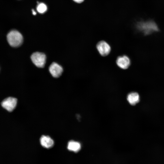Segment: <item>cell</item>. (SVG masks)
Segmentation results:
<instances>
[{"mask_svg":"<svg viewBox=\"0 0 164 164\" xmlns=\"http://www.w3.org/2000/svg\"><path fill=\"white\" fill-rule=\"evenodd\" d=\"M74 2L77 3H80L83 2L84 0H73Z\"/></svg>","mask_w":164,"mask_h":164,"instance_id":"cell-11","label":"cell"},{"mask_svg":"<svg viewBox=\"0 0 164 164\" xmlns=\"http://www.w3.org/2000/svg\"><path fill=\"white\" fill-rule=\"evenodd\" d=\"M96 48L100 55L103 56L108 55L111 49L110 45L104 40L100 41L97 43Z\"/></svg>","mask_w":164,"mask_h":164,"instance_id":"cell-3","label":"cell"},{"mask_svg":"<svg viewBox=\"0 0 164 164\" xmlns=\"http://www.w3.org/2000/svg\"><path fill=\"white\" fill-rule=\"evenodd\" d=\"M127 100L130 104L132 105H135L139 102L140 100L139 96L136 92H131L128 94Z\"/></svg>","mask_w":164,"mask_h":164,"instance_id":"cell-9","label":"cell"},{"mask_svg":"<svg viewBox=\"0 0 164 164\" xmlns=\"http://www.w3.org/2000/svg\"><path fill=\"white\" fill-rule=\"evenodd\" d=\"M63 68L61 66L55 62L53 63L49 67V71L53 77L58 78L62 74Z\"/></svg>","mask_w":164,"mask_h":164,"instance_id":"cell-6","label":"cell"},{"mask_svg":"<svg viewBox=\"0 0 164 164\" xmlns=\"http://www.w3.org/2000/svg\"><path fill=\"white\" fill-rule=\"evenodd\" d=\"M40 143L43 147L46 148H50L53 145V140L49 136L42 135L40 138Z\"/></svg>","mask_w":164,"mask_h":164,"instance_id":"cell-7","label":"cell"},{"mask_svg":"<svg viewBox=\"0 0 164 164\" xmlns=\"http://www.w3.org/2000/svg\"><path fill=\"white\" fill-rule=\"evenodd\" d=\"M17 99L13 97H9L2 102V106L7 111L11 112L15 108L17 105Z\"/></svg>","mask_w":164,"mask_h":164,"instance_id":"cell-4","label":"cell"},{"mask_svg":"<svg viewBox=\"0 0 164 164\" xmlns=\"http://www.w3.org/2000/svg\"><path fill=\"white\" fill-rule=\"evenodd\" d=\"M32 12L33 15H36V12L33 9L32 10Z\"/></svg>","mask_w":164,"mask_h":164,"instance_id":"cell-12","label":"cell"},{"mask_svg":"<svg viewBox=\"0 0 164 164\" xmlns=\"http://www.w3.org/2000/svg\"><path fill=\"white\" fill-rule=\"evenodd\" d=\"M116 63L120 68L125 70L129 67L131 61L129 58L127 56L123 55L117 57L116 60Z\"/></svg>","mask_w":164,"mask_h":164,"instance_id":"cell-5","label":"cell"},{"mask_svg":"<svg viewBox=\"0 0 164 164\" xmlns=\"http://www.w3.org/2000/svg\"><path fill=\"white\" fill-rule=\"evenodd\" d=\"M36 10L39 13H43L47 10V7L44 3H39L37 6Z\"/></svg>","mask_w":164,"mask_h":164,"instance_id":"cell-10","label":"cell"},{"mask_svg":"<svg viewBox=\"0 0 164 164\" xmlns=\"http://www.w3.org/2000/svg\"><path fill=\"white\" fill-rule=\"evenodd\" d=\"M67 147L69 150L77 152L81 149V145L78 142L71 140L68 142Z\"/></svg>","mask_w":164,"mask_h":164,"instance_id":"cell-8","label":"cell"},{"mask_svg":"<svg viewBox=\"0 0 164 164\" xmlns=\"http://www.w3.org/2000/svg\"><path fill=\"white\" fill-rule=\"evenodd\" d=\"M31 59L32 63L37 67L43 68L44 66L46 57L44 53L39 52H35L31 55Z\"/></svg>","mask_w":164,"mask_h":164,"instance_id":"cell-2","label":"cell"},{"mask_svg":"<svg viewBox=\"0 0 164 164\" xmlns=\"http://www.w3.org/2000/svg\"><path fill=\"white\" fill-rule=\"evenodd\" d=\"M7 38L9 44L13 47L20 46L23 41V37L22 34L15 30L10 31L7 35Z\"/></svg>","mask_w":164,"mask_h":164,"instance_id":"cell-1","label":"cell"}]
</instances>
